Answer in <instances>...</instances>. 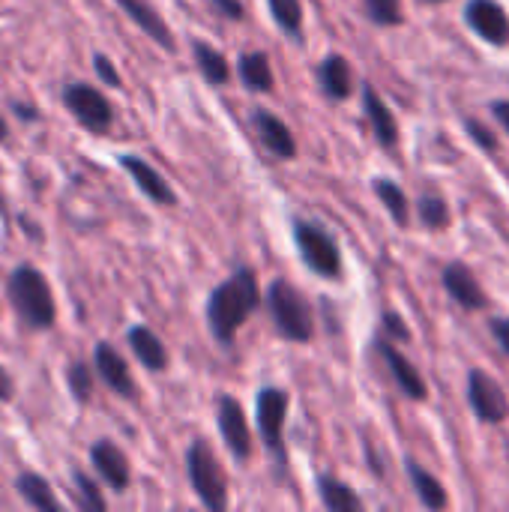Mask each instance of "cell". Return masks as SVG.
Listing matches in <instances>:
<instances>
[{
    "instance_id": "ba28073f",
    "label": "cell",
    "mask_w": 509,
    "mask_h": 512,
    "mask_svg": "<svg viewBox=\"0 0 509 512\" xmlns=\"http://www.w3.org/2000/svg\"><path fill=\"white\" fill-rule=\"evenodd\" d=\"M465 393L474 417L483 426H501L509 420V396L504 393L501 381H495L486 369H468Z\"/></svg>"
},
{
    "instance_id": "d4e9b609",
    "label": "cell",
    "mask_w": 509,
    "mask_h": 512,
    "mask_svg": "<svg viewBox=\"0 0 509 512\" xmlns=\"http://www.w3.org/2000/svg\"><path fill=\"white\" fill-rule=\"evenodd\" d=\"M192 57H195V66H198V72L204 75L207 84L222 87V84L231 81V66H228V60H225V54H222L219 48H213V45L195 39V42H192Z\"/></svg>"
},
{
    "instance_id": "5bb4252c",
    "label": "cell",
    "mask_w": 509,
    "mask_h": 512,
    "mask_svg": "<svg viewBox=\"0 0 509 512\" xmlns=\"http://www.w3.org/2000/svg\"><path fill=\"white\" fill-rule=\"evenodd\" d=\"M363 114L369 120L372 138L378 141V147L384 150H396L399 147V120L390 111V105L384 102V96L375 90V84H363Z\"/></svg>"
},
{
    "instance_id": "74e56055",
    "label": "cell",
    "mask_w": 509,
    "mask_h": 512,
    "mask_svg": "<svg viewBox=\"0 0 509 512\" xmlns=\"http://www.w3.org/2000/svg\"><path fill=\"white\" fill-rule=\"evenodd\" d=\"M12 111H15V117H21V120H39V111H36L30 102H12Z\"/></svg>"
},
{
    "instance_id": "30bf717a",
    "label": "cell",
    "mask_w": 509,
    "mask_h": 512,
    "mask_svg": "<svg viewBox=\"0 0 509 512\" xmlns=\"http://www.w3.org/2000/svg\"><path fill=\"white\" fill-rule=\"evenodd\" d=\"M372 345H375L378 357L384 360L390 378L396 381L399 393H402L405 399H411V402H426V399H429V384H426V378L420 375V369L396 348V342H390V339H384V336H375Z\"/></svg>"
},
{
    "instance_id": "d590c367",
    "label": "cell",
    "mask_w": 509,
    "mask_h": 512,
    "mask_svg": "<svg viewBox=\"0 0 509 512\" xmlns=\"http://www.w3.org/2000/svg\"><path fill=\"white\" fill-rule=\"evenodd\" d=\"M213 12H219L228 21H240L243 18V3L240 0H210Z\"/></svg>"
},
{
    "instance_id": "3957f363",
    "label": "cell",
    "mask_w": 509,
    "mask_h": 512,
    "mask_svg": "<svg viewBox=\"0 0 509 512\" xmlns=\"http://www.w3.org/2000/svg\"><path fill=\"white\" fill-rule=\"evenodd\" d=\"M267 312L276 327V333L288 342L306 345L315 336V312L306 294L291 285L288 279H273L267 288Z\"/></svg>"
},
{
    "instance_id": "1f68e13d",
    "label": "cell",
    "mask_w": 509,
    "mask_h": 512,
    "mask_svg": "<svg viewBox=\"0 0 509 512\" xmlns=\"http://www.w3.org/2000/svg\"><path fill=\"white\" fill-rule=\"evenodd\" d=\"M72 483L78 486L75 492H78V507L87 512H105L108 510V504H105V498H102V492H99V486L84 474V471H75L72 474Z\"/></svg>"
},
{
    "instance_id": "f1b7e54d",
    "label": "cell",
    "mask_w": 509,
    "mask_h": 512,
    "mask_svg": "<svg viewBox=\"0 0 509 512\" xmlns=\"http://www.w3.org/2000/svg\"><path fill=\"white\" fill-rule=\"evenodd\" d=\"M363 12L375 27H399V24H405L402 0H363Z\"/></svg>"
},
{
    "instance_id": "f546056e",
    "label": "cell",
    "mask_w": 509,
    "mask_h": 512,
    "mask_svg": "<svg viewBox=\"0 0 509 512\" xmlns=\"http://www.w3.org/2000/svg\"><path fill=\"white\" fill-rule=\"evenodd\" d=\"M66 384H69V393L78 405H90L93 399V369L81 360L69 363L66 369Z\"/></svg>"
},
{
    "instance_id": "277c9868",
    "label": "cell",
    "mask_w": 509,
    "mask_h": 512,
    "mask_svg": "<svg viewBox=\"0 0 509 512\" xmlns=\"http://www.w3.org/2000/svg\"><path fill=\"white\" fill-rule=\"evenodd\" d=\"M186 477L198 501L210 512L228 510V480L225 471L204 438H195L186 450Z\"/></svg>"
},
{
    "instance_id": "d6a6232c",
    "label": "cell",
    "mask_w": 509,
    "mask_h": 512,
    "mask_svg": "<svg viewBox=\"0 0 509 512\" xmlns=\"http://www.w3.org/2000/svg\"><path fill=\"white\" fill-rule=\"evenodd\" d=\"M381 336L390 339V342H396V345H408V342L414 339V333H411V327L405 324V318H402L399 312H393V309H387V312L381 315Z\"/></svg>"
},
{
    "instance_id": "484cf974",
    "label": "cell",
    "mask_w": 509,
    "mask_h": 512,
    "mask_svg": "<svg viewBox=\"0 0 509 512\" xmlns=\"http://www.w3.org/2000/svg\"><path fill=\"white\" fill-rule=\"evenodd\" d=\"M15 489H18V495L27 501V507H33V510H39V512L63 510V504L54 498V492H51L48 480H42L39 474H30V471H27V474H18Z\"/></svg>"
},
{
    "instance_id": "e575fe53",
    "label": "cell",
    "mask_w": 509,
    "mask_h": 512,
    "mask_svg": "<svg viewBox=\"0 0 509 512\" xmlns=\"http://www.w3.org/2000/svg\"><path fill=\"white\" fill-rule=\"evenodd\" d=\"M489 333H492L495 345L501 348V354L509 360V315H492L489 318Z\"/></svg>"
},
{
    "instance_id": "ab89813d",
    "label": "cell",
    "mask_w": 509,
    "mask_h": 512,
    "mask_svg": "<svg viewBox=\"0 0 509 512\" xmlns=\"http://www.w3.org/2000/svg\"><path fill=\"white\" fill-rule=\"evenodd\" d=\"M0 141H9V126H6V117L0 114Z\"/></svg>"
},
{
    "instance_id": "9c48e42d",
    "label": "cell",
    "mask_w": 509,
    "mask_h": 512,
    "mask_svg": "<svg viewBox=\"0 0 509 512\" xmlns=\"http://www.w3.org/2000/svg\"><path fill=\"white\" fill-rule=\"evenodd\" d=\"M462 21L492 48L509 45V15L501 0H468L462 9Z\"/></svg>"
},
{
    "instance_id": "ffe728a7",
    "label": "cell",
    "mask_w": 509,
    "mask_h": 512,
    "mask_svg": "<svg viewBox=\"0 0 509 512\" xmlns=\"http://www.w3.org/2000/svg\"><path fill=\"white\" fill-rule=\"evenodd\" d=\"M405 474H408V480H411V486H414V495H417V501L426 507V510L432 512H441L450 507V495H447V486L432 474V471H426L417 459H405Z\"/></svg>"
},
{
    "instance_id": "60d3db41",
    "label": "cell",
    "mask_w": 509,
    "mask_h": 512,
    "mask_svg": "<svg viewBox=\"0 0 509 512\" xmlns=\"http://www.w3.org/2000/svg\"><path fill=\"white\" fill-rule=\"evenodd\" d=\"M417 3H426V6H438V3H447V0H417Z\"/></svg>"
},
{
    "instance_id": "7a4b0ae2",
    "label": "cell",
    "mask_w": 509,
    "mask_h": 512,
    "mask_svg": "<svg viewBox=\"0 0 509 512\" xmlns=\"http://www.w3.org/2000/svg\"><path fill=\"white\" fill-rule=\"evenodd\" d=\"M6 297L9 306L15 309L18 321L27 330H51L57 321V306H54V294L51 285L45 279V273H39V267L33 264H18L9 279H6Z\"/></svg>"
},
{
    "instance_id": "f35d334b",
    "label": "cell",
    "mask_w": 509,
    "mask_h": 512,
    "mask_svg": "<svg viewBox=\"0 0 509 512\" xmlns=\"http://www.w3.org/2000/svg\"><path fill=\"white\" fill-rule=\"evenodd\" d=\"M12 399V378L6 375V369L0 366V402H9Z\"/></svg>"
},
{
    "instance_id": "52a82bcc",
    "label": "cell",
    "mask_w": 509,
    "mask_h": 512,
    "mask_svg": "<svg viewBox=\"0 0 509 512\" xmlns=\"http://www.w3.org/2000/svg\"><path fill=\"white\" fill-rule=\"evenodd\" d=\"M63 105L66 111L93 135H105L114 123V108L108 102V96L93 87V84H84V81H69L63 87Z\"/></svg>"
},
{
    "instance_id": "6da1fadb",
    "label": "cell",
    "mask_w": 509,
    "mask_h": 512,
    "mask_svg": "<svg viewBox=\"0 0 509 512\" xmlns=\"http://www.w3.org/2000/svg\"><path fill=\"white\" fill-rule=\"evenodd\" d=\"M261 300L264 294L252 267H240L225 282H219L207 300V324H210L213 339L222 348H231L240 327L258 312Z\"/></svg>"
},
{
    "instance_id": "e0dca14e",
    "label": "cell",
    "mask_w": 509,
    "mask_h": 512,
    "mask_svg": "<svg viewBox=\"0 0 509 512\" xmlns=\"http://www.w3.org/2000/svg\"><path fill=\"white\" fill-rule=\"evenodd\" d=\"M318 87L330 102H345L354 93V69L342 54H327L315 69Z\"/></svg>"
},
{
    "instance_id": "9a60e30c",
    "label": "cell",
    "mask_w": 509,
    "mask_h": 512,
    "mask_svg": "<svg viewBox=\"0 0 509 512\" xmlns=\"http://www.w3.org/2000/svg\"><path fill=\"white\" fill-rule=\"evenodd\" d=\"M90 465L96 468V474L108 483V489H114V492H126L129 489V480H132V474H129V459H126V453L117 447V444H111L108 438H99L93 447H90Z\"/></svg>"
},
{
    "instance_id": "ac0fdd59",
    "label": "cell",
    "mask_w": 509,
    "mask_h": 512,
    "mask_svg": "<svg viewBox=\"0 0 509 512\" xmlns=\"http://www.w3.org/2000/svg\"><path fill=\"white\" fill-rule=\"evenodd\" d=\"M252 123H255V129H258L261 144H264L273 156H279V159H294V156H297V141H294L288 123H285L282 117H276V114L267 111V108H255Z\"/></svg>"
},
{
    "instance_id": "cb8c5ba5",
    "label": "cell",
    "mask_w": 509,
    "mask_h": 512,
    "mask_svg": "<svg viewBox=\"0 0 509 512\" xmlns=\"http://www.w3.org/2000/svg\"><path fill=\"white\" fill-rule=\"evenodd\" d=\"M372 189H375L378 201L384 204V210L390 213V219L399 228H408L411 225V198L405 195V189L396 180H390V177H375Z\"/></svg>"
},
{
    "instance_id": "83f0119b",
    "label": "cell",
    "mask_w": 509,
    "mask_h": 512,
    "mask_svg": "<svg viewBox=\"0 0 509 512\" xmlns=\"http://www.w3.org/2000/svg\"><path fill=\"white\" fill-rule=\"evenodd\" d=\"M267 6H270L276 27L288 39L303 42V3L300 0H267Z\"/></svg>"
},
{
    "instance_id": "4dcf8cb0",
    "label": "cell",
    "mask_w": 509,
    "mask_h": 512,
    "mask_svg": "<svg viewBox=\"0 0 509 512\" xmlns=\"http://www.w3.org/2000/svg\"><path fill=\"white\" fill-rule=\"evenodd\" d=\"M462 126H465V132H468V138L486 153V156H498L501 153V138L495 135V129H489L483 120H477V117H468V114H462Z\"/></svg>"
},
{
    "instance_id": "603a6c76",
    "label": "cell",
    "mask_w": 509,
    "mask_h": 512,
    "mask_svg": "<svg viewBox=\"0 0 509 512\" xmlns=\"http://www.w3.org/2000/svg\"><path fill=\"white\" fill-rule=\"evenodd\" d=\"M237 75L249 93H270L273 90V66L264 51H246L240 54Z\"/></svg>"
},
{
    "instance_id": "7c38bea8",
    "label": "cell",
    "mask_w": 509,
    "mask_h": 512,
    "mask_svg": "<svg viewBox=\"0 0 509 512\" xmlns=\"http://www.w3.org/2000/svg\"><path fill=\"white\" fill-rule=\"evenodd\" d=\"M216 426L222 432V441H225L228 453L237 462H249L252 459V432H249L243 405L234 396H219L216 399Z\"/></svg>"
},
{
    "instance_id": "8fae6325",
    "label": "cell",
    "mask_w": 509,
    "mask_h": 512,
    "mask_svg": "<svg viewBox=\"0 0 509 512\" xmlns=\"http://www.w3.org/2000/svg\"><path fill=\"white\" fill-rule=\"evenodd\" d=\"M441 285L447 291V297L465 309V312H483L489 309V294L483 288V282L477 279V273L465 264V261H450L441 270Z\"/></svg>"
},
{
    "instance_id": "44dd1931",
    "label": "cell",
    "mask_w": 509,
    "mask_h": 512,
    "mask_svg": "<svg viewBox=\"0 0 509 512\" xmlns=\"http://www.w3.org/2000/svg\"><path fill=\"white\" fill-rule=\"evenodd\" d=\"M126 342H129L132 354L138 357V363L144 369H150V372H165L168 369V348L162 345V339L150 327H144V324L132 327L126 333Z\"/></svg>"
},
{
    "instance_id": "7402d4cb",
    "label": "cell",
    "mask_w": 509,
    "mask_h": 512,
    "mask_svg": "<svg viewBox=\"0 0 509 512\" xmlns=\"http://www.w3.org/2000/svg\"><path fill=\"white\" fill-rule=\"evenodd\" d=\"M318 498H321L324 510H330V512L366 510L363 498H360V495H357L345 480H339V477H333V474H321V477H318Z\"/></svg>"
},
{
    "instance_id": "d6986e66",
    "label": "cell",
    "mask_w": 509,
    "mask_h": 512,
    "mask_svg": "<svg viewBox=\"0 0 509 512\" xmlns=\"http://www.w3.org/2000/svg\"><path fill=\"white\" fill-rule=\"evenodd\" d=\"M123 12H126V18L141 30V33H147L159 48H165V51H174V33L168 30V24H165V18L147 3V0H114Z\"/></svg>"
},
{
    "instance_id": "b9f144b4",
    "label": "cell",
    "mask_w": 509,
    "mask_h": 512,
    "mask_svg": "<svg viewBox=\"0 0 509 512\" xmlns=\"http://www.w3.org/2000/svg\"><path fill=\"white\" fill-rule=\"evenodd\" d=\"M507 453H509V444H507Z\"/></svg>"
},
{
    "instance_id": "5b68a950",
    "label": "cell",
    "mask_w": 509,
    "mask_h": 512,
    "mask_svg": "<svg viewBox=\"0 0 509 512\" xmlns=\"http://www.w3.org/2000/svg\"><path fill=\"white\" fill-rule=\"evenodd\" d=\"M294 246H297L303 264L315 276L330 279V282L342 279V252H339L336 237L327 228H321L318 222H309V219H294Z\"/></svg>"
},
{
    "instance_id": "8992f818",
    "label": "cell",
    "mask_w": 509,
    "mask_h": 512,
    "mask_svg": "<svg viewBox=\"0 0 509 512\" xmlns=\"http://www.w3.org/2000/svg\"><path fill=\"white\" fill-rule=\"evenodd\" d=\"M288 393L282 387H261L255 399V420H258V435L267 453H273L279 474H285V417H288Z\"/></svg>"
},
{
    "instance_id": "4316f807",
    "label": "cell",
    "mask_w": 509,
    "mask_h": 512,
    "mask_svg": "<svg viewBox=\"0 0 509 512\" xmlns=\"http://www.w3.org/2000/svg\"><path fill=\"white\" fill-rule=\"evenodd\" d=\"M417 219L426 231H447L453 222V210L444 195L438 192H423L417 198Z\"/></svg>"
},
{
    "instance_id": "2e32d148",
    "label": "cell",
    "mask_w": 509,
    "mask_h": 512,
    "mask_svg": "<svg viewBox=\"0 0 509 512\" xmlns=\"http://www.w3.org/2000/svg\"><path fill=\"white\" fill-rule=\"evenodd\" d=\"M120 165H123V171L135 180V186H138L150 201H156V204H162V207H174V204H177V192L168 186V180H165L147 159L126 153V156H120Z\"/></svg>"
},
{
    "instance_id": "836d02e7",
    "label": "cell",
    "mask_w": 509,
    "mask_h": 512,
    "mask_svg": "<svg viewBox=\"0 0 509 512\" xmlns=\"http://www.w3.org/2000/svg\"><path fill=\"white\" fill-rule=\"evenodd\" d=\"M93 72L99 75V81L105 84V87H120L123 81H120V72L114 69V63L108 60V54H93Z\"/></svg>"
},
{
    "instance_id": "8d00e7d4",
    "label": "cell",
    "mask_w": 509,
    "mask_h": 512,
    "mask_svg": "<svg viewBox=\"0 0 509 512\" xmlns=\"http://www.w3.org/2000/svg\"><path fill=\"white\" fill-rule=\"evenodd\" d=\"M489 111H492L495 123L509 135V99H492L489 102Z\"/></svg>"
},
{
    "instance_id": "4fadbf2b",
    "label": "cell",
    "mask_w": 509,
    "mask_h": 512,
    "mask_svg": "<svg viewBox=\"0 0 509 512\" xmlns=\"http://www.w3.org/2000/svg\"><path fill=\"white\" fill-rule=\"evenodd\" d=\"M93 372L102 378V384H105L114 396L129 399V402L138 399V387H135V378H132V372H129V363L123 360V354L114 351V345L99 342V345L93 348Z\"/></svg>"
}]
</instances>
